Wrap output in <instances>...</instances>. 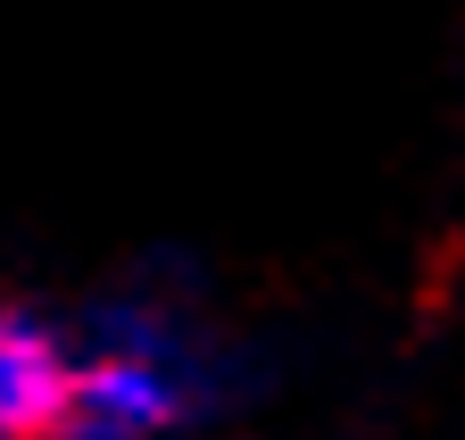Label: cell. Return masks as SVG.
<instances>
[{
  "mask_svg": "<svg viewBox=\"0 0 465 440\" xmlns=\"http://www.w3.org/2000/svg\"><path fill=\"white\" fill-rule=\"evenodd\" d=\"M75 382V333L34 308H0V440H58Z\"/></svg>",
  "mask_w": 465,
  "mask_h": 440,
  "instance_id": "obj_1",
  "label": "cell"
}]
</instances>
